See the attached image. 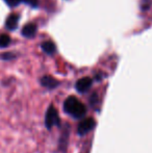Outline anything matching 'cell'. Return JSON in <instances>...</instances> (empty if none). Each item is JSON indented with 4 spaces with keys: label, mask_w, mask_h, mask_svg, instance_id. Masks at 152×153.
I'll use <instances>...</instances> for the list:
<instances>
[{
    "label": "cell",
    "mask_w": 152,
    "mask_h": 153,
    "mask_svg": "<svg viewBox=\"0 0 152 153\" xmlns=\"http://www.w3.org/2000/svg\"><path fill=\"white\" fill-rule=\"evenodd\" d=\"M37 33V25L33 23H29L26 24L22 29V34L26 38H33Z\"/></svg>",
    "instance_id": "7"
},
{
    "label": "cell",
    "mask_w": 152,
    "mask_h": 153,
    "mask_svg": "<svg viewBox=\"0 0 152 153\" xmlns=\"http://www.w3.org/2000/svg\"><path fill=\"white\" fill-rule=\"evenodd\" d=\"M45 127H46L48 130H51L53 127L61 126V119H59V115L57 109L55 108L54 105H49L48 108L45 114Z\"/></svg>",
    "instance_id": "2"
},
{
    "label": "cell",
    "mask_w": 152,
    "mask_h": 153,
    "mask_svg": "<svg viewBox=\"0 0 152 153\" xmlns=\"http://www.w3.org/2000/svg\"><path fill=\"white\" fill-rule=\"evenodd\" d=\"M92 85H93V79L91 77H82V78L78 79L75 83V89L78 93L85 94V93L89 92L91 89Z\"/></svg>",
    "instance_id": "5"
},
{
    "label": "cell",
    "mask_w": 152,
    "mask_h": 153,
    "mask_svg": "<svg viewBox=\"0 0 152 153\" xmlns=\"http://www.w3.org/2000/svg\"><path fill=\"white\" fill-rule=\"evenodd\" d=\"M69 137H70V126L66 125L63 128L62 134L59 140V151L61 153H66L68 149V143H69Z\"/></svg>",
    "instance_id": "4"
},
{
    "label": "cell",
    "mask_w": 152,
    "mask_h": 153,
    "mask_svg": "<svg viewBox=\"0 0 152 153\" xmlns=\"http://www.w3.org/2000/svg\"><path fill=\"white\" fill-rule=\"evenodd\" d=\"M10 38L7 34H1L0 36V48H5L10 45Z\"/></svg>",
    "instance_id": "10"
},
{
    "label": "cell",
    "mask_w": 152,
    "mask_h": 153,
    "mask_svg": "<svg viewBox=\"0 0 152 153\" xmlns=\"http://www.w3.org/2000/svg\"><path fill=\"white\" fill-rule=\"evenodd\" d=\"M64 111L71 118L76 120L85 119L87 108L75 96H69L64 102Z\"/></svg>",
    "instance_id": "1"
},
{
    "label": "cell",
    "mask_w": 152,
    "mask_h": 153,
    "mask_svg": "<svg viewBox=\"0 0 152 153\" xmlns=\"http://www.w3.org/2000/svg\"><path fill=\"white\" fill-rule=\"evenodd\" d=\"M96 126V121L94 118H85L79 122L78 126H77V133L80 137L87 134L89 132H91L92 130L95 129Z\"/></svg>",
    "instance_id": "3"
},
{
    "label": "cell",
    "mask_w": 152,
    "mask_h": 153,
    "mask_svg": "<svg viewBox=\"0 0 152 153\" xmlns=\"http://www.w3.org/2000/svg\"><path fill=\"white\" fill-rule=\"evenodd\" d=\"M12 53H5V54H3V59H12V57H14V56H12Z\"/></svg>",
    "instance_id": "13"
},
{
    "label": "cell",
    "mask_w": 152,
    "mask_h": 153,
    "mask_svg": "<svg viewBox=\"0 0 152 153\" xmlns=\"http://www.w3.org/2000/svg\"><path fill=\"white\" fill-rule=\"evenodd\" d=\"M19 22V16L16 14H12L5 21V26L7 27L10 30H14L17 28Z\"/></svg>",
    "instance_id": "8"
},
{
    "label": "cell",
    "mask_w": 152,
    "mask_h": 153,
    "mask_svg": "<svg viewBox=\"0 0 152 153\" xmlns=\"http://www.w3.org/2000/svg\"><path fill=\"white\" fill-rule=\"evenodd\" d=\"M22 1H24L25 3L29 4L30 6H33V7H36V6L39 4V0H22Z\"/></svg>",
    "instance_id": "12"
},
{
    "label": "cell",
    "mask_w": 152,
    "mask_h": 153,
    "mask_svg": "<svg viewBox=\"0 0 152 153\" xmlns=\"http://www.w3.org/2000/svg\"><path fill=\"white\" fill-rule=\"evenodd\" d=\"M22 0H5V2L8 4L10 6H16L18 5Z\"/></svg>",
    "instance_id": "11"
},
{
    "label": "cell",
    "mask_w": 152,
    "mask_h": 153,
    "mask_svg": "<svg viewBox=\"0 0 152 153\" xmlns=\"http://www.w3.org/2000/svg\"><path fill=\"white\" fill-rule=\"evenodd\" d=\"M42 49L45 53L47 54H53L56 51V47H55V44L51 41H47V42H44L42 44Z\"/></svg>",
    "instance_id": "9"
},
{
    "label": "cell",
    "mask_w": 152,
    "mask_h": 153,
    "mask_svg": "<svg viewBox=\"0 0 152 153\" xmlns=\"http://www.w3.org/2000/svg\"><path fill=\"white\" fill-rule=\"evenodd\" d=\"M40 82H41V85H42V87H44L45 89H47V90H54V89H56L59 85V81L56 80L54 77L50 76V75H45V76H43L42 78H41Z\"/></svg>",
    "instance_id": "6"
}]
</instances>
